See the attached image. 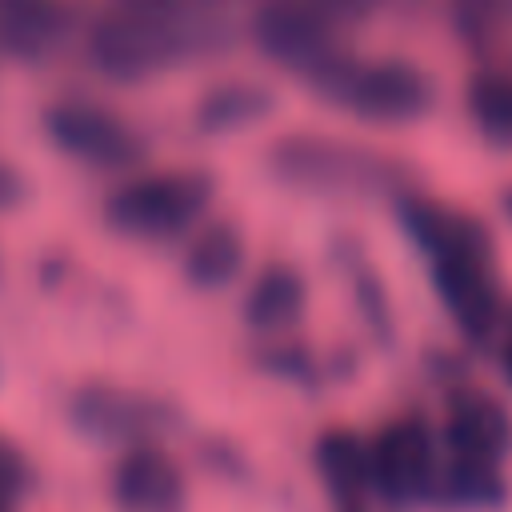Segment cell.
Returning <instances> with one entry per match:
<instances>
[{"mask_svg": "<svg viewBox=\"0 0 512 512\" xmlns=\"http://www.w3.org/2000/svg\"><path fill=\"white\" fill-rule=\"evenodd\" d=\"M500 208H504V216H508V220H512V188H508V192H504V200H500Z\"/></svg>", "mask_w": 512, "mask_h": 512, "instance_id": "10", "label": "cell"}, {"mask_svg": "<svg viewBox=\"0 0 512 512\" xmlns=\"http://www.w3.org/2000/svg\"><path fill=\"white\" fill-rule=\"evenodd\" d=\"M504 504H508V480H504L500 464L468 460V456L440 460L428 508H440V512H500Z\"/></svg>", "mask_w": 512, "mask_h": 512, "instance_id": "4", "label": "cell"}, {"mask_svg": "<svg viewBox=\"0 0 512 512\" xmlns=\"http://www.w3.org/2000/svg\"><path fill=\"white\" fill-rule=\"evenodd\" d=\"M340 512H364V504H340Z\"/></svg>", "mask_w": 512, "mask_h": 512, "instance_id": "11", "label": "cell"}, {"mask_svg": "<svg viewBox=\"0 0 512 512\" xmlns=\"http://www.w3.org/2000/svg\"><path fill=\"white\" fill-rule=\"evenodd\" d=\"M24 484H28V468H24V460H20L12 448L0 444V496L16 500V492H24Z\"/></svg>", "mask_w": 512, "mask_h": 512, "instance_id": "8", "label": "cell"}, {"mask_svg": "<svg viewBox=\"0 0 512 512\" xmlns=\"http://www.w3.org/2000/svg\"><path fill=\"white\" fill-rule=\"evenodd\" d=\"M440 288L460 320V328L472 340H492L500 328V292L492 284V276L484 272V264H444L440 272Z\"/></svg>", "mask_w": 512, "mask_h": 512, "instance_id": "5", "label": "cell"}, {"mask_svg": "<svg viewBox=\"0 0 512 512\" xmlns=\"http://www.w3.org/2000/svg\"><path fill=\"white\" fill-rule=\"evenodd\" d=\"M0 512H16V508H12V500H8V496H0Z\"/></svg>", "mask_w": 512, "mask_h": 512, "instance_id": "12", "label": "cell"}, {"mask_svg": "<svg viewBox=\"0 0 512 512\" xmlns=\"http://www.w3.org/2000/svg\"><path fill=\"white\" fill-rule=\"evenodd\" d=\"M444 448L448 456L488 460L500 464L512 452V416L488 392H464L452 400L444 420Z\"/></svg>", "mask_w": 512, "mask_h": 512, "instance_id": "2", "label": "cell"}, {"mask_svg": "<svg viewBox=\"0 0 512 512\" xmlns=\"http://www.w3.org/2000/svg\"><path fill=\"white\" fill-rule=\"evenodd\" d=\"M112 500L120 512H184L188 492L180 468L168 456L136 448L112 472Z\"/></svg>", "mask_w": 512, "mask_h": 512, "instance_id": "3", "label": "cell"}, {"mask_svg": "<svg viewBox=\"0 0 512 512\" xmlns=\"http://www.w3.org/2000/svg\"><path fill=\"white\" fill-rule=\"evenodd\" d=\"M440 472V448L436 436L420 420L388 424L368 444V480L372 496H380L388 508H424L432 496Z\"/></svg>", "mask_w": 512, "mask_h": 512, "instance_id": "1", "label": "cell"}, {"mask_svg": "<svg viewBox=\"0 0 512 512\" xmlns=\"http://www.w3.org/2000/svg\"><path fill=\"white\" fill-rule=\"evenodd\" d=\"M316 468L320 480L328 484V492L336 496V504H364V496L372 492L368 480V444H360L356 436H328L316 448Z\"/></svg>", "mask_w": 512, "mask_h": 512, "instance_id": "6", "label": "cell"}, {"mask_svg": "<svg viewBox=\"0 0 512 512\" xmlns=\"http://www.w3.org/2000/svg\"><path fill=\"white\" fill-rule=\"evenodd\" d=\"M492 344H496V364H500V376L512 384V308L500 316V328H496Z\"/></svg>", "mask_w": 512, "mask_h": 512, "instance_id": "9", "label": "cell"}, {"mask_svg": "<svg viewBox=\"0 0 512 512\" xmlns=\"http://www.w3.org/2000/svg\"><path fill=\"white\" fill-rule=\"evenodd\" d=\"M472 116L488 136L500 144H512V76L508 72H488L472 84Z\"/></svg>", "mask_w": 512, "mask_h": 512, "instance_id": "7", "label": "cell"}]
</instances>
